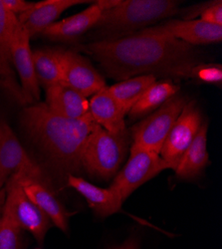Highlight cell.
I'll list each match as a JSON object with an SVG mask.
<instances>
[{
	"mask_svg": "<svg viewBox=\"0 0 222 249\" xmlns=\"http://www.w3.org/2000/svg\"><path fill=\"white\" fill-rule=\"evenodd\" d=\"M76 51L95 59L111 78L124 81L153 74L195 59L194 46L172 37L140 30L129 36L80 44Z\"/></svg>",
	"mask_w": 222,
	"mask_h": 249,
	"instance_id": "cell-1",
	"label": "cell"
},
{
	"mask_svg": "<svg viewBox=\"0 0 222 249\" xmlns=\"http://www.w3.org/2000/svg\"><path fill=\"white\" fill-rule=\"evenodd\" d=\"M25 133L56 167L76 172L90 134L99 126L92 116L70 119L53 113L44 103L25 107L20 114Z\"/></svg>",
	"mask_w": 222,
	"mask_h": 249,
	"instance_id": "cell-2",
	"label": "cell"
},
{
	"mask_svg": "<svg viewBox=\"0 0 222 249\" xmlns=\"http://www.w3.org/2000/svg\"><path fill=\"white\" fill-rule=\"evenodd\" d=\"M179 4L175 0H122L118 6L103 11L91 38L101 41L132 35L174 16L179 12Z\"/></svg>",
	"mask_w": 222,
	"mask_h": 249,
	"instance_id": "cell-3",
	"label": "cell"
},
{
	"mask_svg": "<svg viewBox=\"0 0 222 249\" xmlns=\"http://www.w3.org/2000/svg\"><path fill=\"white\" fill-rule=\"evenodd\" d=\"M128 138V130L111 134L98 126L86 141L82 167L94 176L109 179L118 172L127 155Z\"/></svg>",
	"mask_w": 222,
	"mask_h": 249,
	"instance_id": "cell-4",
	"label": "cell"
},
{
	"mask_svg": "<svg viewBox=\"0 0 222 249\" xmlns=\"http://www.w3.org/2000/svg\"><path fill=\"white\" fill-rule=\"evenodd\" d=\"M188 102V97L176 94L135 124L132 129L133 144L131 148L143 149L159 155L171 130Z\"/></svg>",
	"mask_w": 222,
	"mask_h": 249,
	"instance_id": "cell-5",
	"label": "cell"
},
{
	"mask_svg": "<svg viewBox=\"0 0 222 249\" xmlns=\"http://www.w3.org/2000/svg\"><path fill=\"white\" fill-rule=\"evenodd\" d=\"M1 213L20 230L29 231L42 243L52 226L51 219L27 196L21 185L11 177L6 182V196Z\"/></svg>",
	"mask_w": 222,
	"mask_h": 249,
	"instance_id": "cell-6",
	"label": "cell"
},
{
	"mask_svg": "<svg viewBox=\"0 0 222 249\" xmlns=\"http://www.w3.org/2000/svg\"><path fill=\"white\" fill-rule=\"evenodd\" d=\"M130 154L125 168L118 174L111 185L124 201L140 185L163 171L171 169L161 157L154 152L131 148Z\"/></svg>",
	"mask_w": 222,
	"mask_h": 249,
	"instance_id": "cell-7",
	"label": "cell"
},
{
	"mask_svg": "<svg viewBox=\"0 0 222 249\" xmlns=\"http://www.w3.org/2000/svg\"><path fill=\"white\" fill-rule=\"evenodd\" d=\"M203 123V115L196 103L188 101L174 123L159 153V156L170 165L171 170H175Z\"/></svg>",
	"mask_w": 222,
	"mask_h": 249,
	"instance_id": "cell-8",
	"label": "cell"
},
{
	"mask_svg": "<svg viewBox=\"0 0 222 249\" xmlns=\"http://www.w3.org/2000/svg\"><path fill=\"white\" fill-rule=\"evenodd\" d=\"M63 83L89 98L106 87V82L91 62L77 51L59 49Z\"/></svg>",
	"mask_w": 222,
	"mask_h": 249,
	"instance_id": "cell-9",
	"label": "cell"
},
{
	"mask_svg": "<svg viewBox=\"0 0 222 249\" xmlns=\"http://www.w3.org/2000/svg\"><path fill=\"white\" fill-rule=\"evenodd\" d=\"M19 172L49 183L42 169L31 160L12 129L4 122L3 139L0 146V191L8 179Z\"/></svg>",
	"mask_w": 222,
	"mask_h": 249,
	"instance_id": "cell-10",
	"label": "cell"
},
{
	"mask_svg": "<svg viewBox=\"0 0 222 249\" xmlns=\"http://www.w3.org/2000/svg\"><path fill=\"white\" fill-rule=\"evenodd\" d=\"M30 39L31 37L26 28L18 23L12 37L11 59L27 104L40 100V86L34 71Z\"/></svg>",
	"mask_w": 222,
	"mask_h": 249,
	"instance_id": "cell-11",
	"label": "cell"
},
{
	"mask_svg": "<svg viewBox=\"0 0 222 249\" xmlns=\"http://www.w3.org/2000/svg\"><path fill=\"white\" fill-rule=\"evenodd\" d=\"M149 33L172 37L191 46L220 43L222 26L210 24L199 19H171L164 24L143 29Z\"/></svg>",
	"mask_w": 222,
	"mask_h": 249,
	"instance_id": "cell-12",
	"label": "cell"
},
{
	"mask_svg": "<svg viewBox=\"0 0 222 249\" xmlns=\"http://www.w3.org/2000/svg\"><path fill=\"white\" fill-rule=\"evenodd\" d=\"M18 23L17 17L6 10L0 0V86L17 103L27 105L11 59L12 37Z\"/></svg>",
	"mask_w": 222,
	"mask_h": 249,
	"instance_id": "cell-13",
	"label": "cell"
},
{
	"mask_svg": "<svg viewBox=\"0 0 222 249\" xmlns=\"http://www.w3.org/2000/svg\"><path fill=\"white\" fill-rule=\"evenodd\" d=\"M21 185L27 196L57 226L64 232L68 231L69 217L73 214L68 213L48 186L49 183L19 172L12 176Z\"/></svg>",
	"mask_w": 222,
	"mask_h": 249,
	"instance_id": "cell-14",
	"label": "cell"
},
{
	"mask_svg": "<svg viewBox=\"0 0 222 249\" xmlns=\"http://www.w3.org/2000/svg\"><path fill=\"white\" fill-rule=\"evenodd\" d=\"M67 183L70 188L76 190L88 201L92 210L100 216H109L120 211L123 205V198L120 195L110 186L109 189H102L86 179L68 175Z\"/></svg>",
	"mask_w": 222,
	"mask_h": 249,
	"instance_id": "cell-15",
	"label": "cell"
},
{
	"mask_svg": "<svg viewBox=\"0 0 222 249\" xmlns=\"http://www.w3.org/2000/svg\"><path fill=\"white\" fill-rule=\"evenodd\" d=\"M88 3L83 0H45L35 2L33 7L17 17L20 24H22L30 37L41 34L47 27L57 21L65 10L72 6Z\"/></svg>",
	"mask_w": 222,
	"mask_h": 249,
	"instance_id": "cell-16",
	"label": "cell"
},
{
	"mask_svg": "<svg viewBox=\"0 0 222 249\" xmlns=\"http://www.w3.org/2000/svg\"><path fill=\"white\" fill-rule=\"evenodd\" d=\"M45 105L53 113L70 119H79L89 114V100L65 83L46 89Z\"/></svg>",
	"mask_w": 222,
	"mask_h": 249,
	"instance_id": "cell-17",
	"label": "cell"
},
{
	"mask_svg": "<svg viewBox=\"0 0 222 249\" xmlns=\"http://www.w3.org/2000/svg\"><path fill=\"white\" fill-rule=\"evenodd\" d=\"M89 113L94 121L111 134L125 132L126 113L110 94L106 86L89 100Z\"/></svg>",
	"mask_w": 222,
	"mask_h": 249,
	"instance_id": "cell-18",
	"label": "cell"
},
{
	"mask_svg": "<svg viewBox=\"0 0 222 249\" xmlns=\"http://www.w3.org/2000/svg\"><path fill=\"white\" fill-rule=\"evenodd\" d=\"M102 13V8L95 1L94 4L84 11L56 21L47 27L41 35L53 40L73 41L82 36L88 30L93 29Z\"/></svg>",
	"mask_w": 222,
	"mask_h": 249,
	"instance_id": "cell-19",
	"label": "cell"
},
{
	"mask_svg": "<svg viewBox=\"0 0 222 249\" xmlns=\"http://www.w3.org/2000/svg\"><path fill=\"white\" fill-rule=\"evenodd\" d=\"M208 122L204 121L193 142L181 157L174 170L175 175L183 179H191L200 175L209 162L207 152Z\"/></svg>",
	"mask_w": 222,
	"mask_h": 249,
	"instance_id": "cell-20",
	"label": "cell"
},
{
	"mask_svg": "<svg viewBox=\"0 0 222 249\" xmlns=\"http://www.w3.org/2000/svg\"><path fill=\"white\" fill-rule=\"evenodd\" d=\"M178 91L179 87L171 80L155 81L138 99L128 115L132 120L147 117L175 96Z\"/></svg>",
	"mask_w": 222,
	"mask_h": 249,
	"instance_id": "cell-21",
	"label": "cell"
},
{
	"mask_svg": "<svg viewBox=\"0 0 222 249\" xmlns=\"http://www.w3.org/2000/svg\"><path fill=\"white\" fill-rule=\"evenodd\" d=\"M159 76L190 79L197 83L221 87L222 67L220 64L203 63L196 59L165 70Z\"/></svg>",
	"mask_w": 222,
	"mask_h": 249,
	"instance_id": "cell-22",
	"label": "cell"
},
{
	"mask_svg": "<svg viewBox=\"0 0 222 249\" xmlns=\"http://www.w3.org/2000/svg\"><path fill=\"white\" fill-rule=\"evenodd\" d=\"M155 81L156 77L153 74L140 75L120 81L117 84L108 87V90L128 115L138 99Z\"/></svg>",
	"mask_w": 222,
	"mask_h": 249,
	"instance_id": "cell-23",
	"label": "cell"
},
{
	"mask_svg": "<svg viewBox=\"0 0 222 249\" xmlns=\"http://www.w3.org/2000/svg\"><path fill=\"white\" fill-rule=\"evenodd\" d=\"M34 71L39 86L45 89L63 83L58 48H41L32 51Z\"/></svg>",
	"mask_w": 222,
	"mask_h": 249,
	"instance_id": "cell-24",
	"label": "cell"
},
{
	"mask_svg": "<svg viewBox=\"0 0 222 249\" xmlns=\"http://www.w3.org/2000/svg\"><path fill=\"white\" fill-rule=\"evenodd\" d=\"M198 18L205 22L222 26V1L215 0V1H208L191 7L184 20H193Z\"/></svg>",
	"mask_w": 222,
	"mask_h": 249,
	"instance_id": "cell-25",
	"label": "cell"
},
{
	"mask_svg": "<svg viewBox=\"0 0 222 249\" xmlns=\"http://www.w3.org/2000/svg\"><path fill=\"white\" fill-rule=\"evenodd\" d=\"M0 249H21V230L0 210Z\"/></svg>",
	"mask_w": 222,
	"mask_h": 249,
	"instance_id": "cell-26",
	"label": "cell"
},
{
	"mask_svg": "<svg viewBox=\"0 0 222 249\" xmlns=\"http://www.w3.org/2000/svg\"><path fill=\"white\" fill-rule=\"evenodd\" d=\"M1 3L6 10L18 17L29 11L35 2H28L24 0H1Z\"/></svg>",
	"mask_w": 222,
	"mask_h": 249,
	"instance_id": "cell-27",
	"label": "cell"
},
{
	"mask_svg": "<svg viewBox=\"0 0 222 249\" xmlns=\"http://www.w3.org/2000/svg\"><path fill=\"white\" fill-rule=\"evenodd\" d=\"M118 249H137V246L136 241L131 239V240H128L125 244H123L120 247H119Z\"/></svg>",
	"mask_w": 222,
	"mask_h": 249,
	"instance_id": "cell-28",
	"label": "cell"
},
{
	"mask_svg": "<svg viewBox=\"0 0 222 249\" xmlns=\"http://www.w3.org/2000/svg\"><path fill=\"white\" fill-rule=\"evenodd\" d=\"M3 124H4V121L0 120V146H1L2 139H3Z\"/></svg>",
	"mask_w": 222,
	"mask_h": 249,
	"instance_id": "cell-29",
	"label": "cell"
}]
</instances>
